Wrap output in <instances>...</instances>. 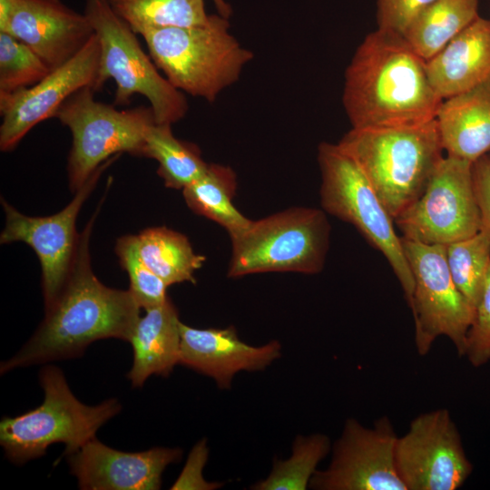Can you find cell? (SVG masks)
<instances>
[{"instance_id": "cell-17", "label": "cell", "mask_w": 490, "mask_h": 490, "mask_svg": "<svg viewBox=\"0 0 490 490\" xmlns=\"http://www.w3.org/2000/svg\"><path fill=\"white\" fill-rule=\"evenodd\" d=\"M181 456L180 448L124 452L93 438L67 456V463L83 490H157L165 468Z\"/></svg>"}, {"instance_id": "cell-3", "label": "cell", "mask_w": 490, "mask_h": 490, "mask_svg": "<svg viewBox=\"0 0 490 490\" xmlns=\"http://www.w3.org/2000/svg\"><path fill=\"white\" fill-rule=\"evenodd\" d=\"M338 143L356 161L394 220L422 195L444 157L436 119L351 128Z\"/></svg>"}, {"instance_id": "cell-21", "label": "cell", "mask_w": 490, "mask_h": 490, "mask_svg": "<svg viewBox=\"0 0 490 490\" xmlns=\"http://www.w3.org/2000/svg\"><path fill=\"white\" fill-rule=\"evenodd\" d=\"M129 339L133 361L127 378L133 387H141L152 375L170 376L180 364L181 320L171 300L144 309Z\"/></svg>"}, {"instance_id": "cell-26", "label": "cell", "mask_w": 490, "mask_h": 490, "mask_svg": "<svg viewBox=\"0 0 490 490\" xmlns=\"http://www.w3.org/2000/svg\"><path fill=\"white\" fill-rule=\"evenodd\" d=\"M135 34L152 28L202 24L209 15L204 0H108Z\"/></svg>"}, {"instance_id": "cell-2", "label": "cell", "mask_w": 490, "mask_h": 490, "mask_svg": "<svg viewBox=\"0 0 490 490\" xmlns=\"http://www.w3.org/2000/svg\"><path fill=\"white\" fill-rule=\"evenodd\" d=\"M442 101L426 61L401 34H368L345 71L342 103L355 129L424 123L436 118Z\"/></svg>"}, {"instance_id": "cell-29", "label": "cell", "mask_w": 490, "mask_h": 490, "mask_svg": "<svg viewBox=\"0 0 490 490\" xmlns=\"http://www.w3.org/2000/svg\"><path fill=\"white\" fill-rule=\"evenodd\" d=\"M51 71L29 46L13 35L0 32V93L31 87Z\"/></svg>"}, {"instance_id": "cell-9", "label": "cell", "mask_w": 490, "mask_h": 490, "mask_svg": "<svg viewBox=\"0 0 490 490\" xmlns=\"http://www.w3.org/2000/svg\"><path fill=\"white\" fill-rule=\"evenodd\" d=\"M318 162L324 211L352 224L385 256L409 305L414 280L401 237L394 228V219L356 161L338 143L321 142L318 148Z\"/></svg>"}, {"instance_id": "cell-24", "label": "cell", "mask_w": 490, "mask_h": 490, "mask_svg": "<svg viewBox=\"0 0 490 490\" xmlns=\"http://www.w3.org/2000/svg\"><path fill=\"white\" fill-rule=\"evenodd\" d=\"M137 241L144 263L168 286L196 282L194 272L205 257L195 253L186 236L166 227H153L142 230Z\"/></svg>"}, {"instance_id": "cell-13", "label": "cell", "mask_w": 490, "mask_h": 490, "mask_svg": "<svg viewBox=\"0 0 490 490\" xmlns=\"http://www.w3.org/2000/svg\"><path fill=\"white\" fill-rule=\"evenodd\" d=\"M397 435L386 416L368 427L346 420L332 446L328 466L317 470L309 488L316 490H407L396 464Z\"/></svg>"}, {"instance_id": "cell-32", "label": "cell", "mask_w": 490, "mask_h": 490, "mask_svg": "<svg viewBox=\"0 0 490 490\" xmlns=\"http://www.w3.org/2000/svg\"><path fill=\"white\" fill-rule=\"evenodd\" d=\"M434 0H376L377 28L403 35L414 18Z\"/></svg>"}, {"instance_id": "cell-7", "label": "cell", "mask_w": 490, "mask_h": 490, "mask_svg": "<svg viewBox=\"0 0 490 490\" xmlns=\"http://www.w3.org/2000/svg\"><path fill=\"white\" fill-rule=\"evenodd\" d=\"M94 93L91 87L80 89L55 115L73 136L67 162L73 191L119 154L142 157L146 132L156 122L151 106L118 110L114 104L96 101Z\"/></svg>"}, {"instance_id": "cell-14", "label": "cell", "mask_w": 490, "mask_h": 490, "mask_svg": "<svg viewBox=\"0 0 490 490\" xmlns=\"http://www.w3.org/2000/svg\"><path fill=\"white\" fill-rule=\"evenodd\" d=\"M101 45L95 34L69 61L34 85L0 93V150L13 151L39 122L55 117L73 93L91 87L96 93Z\"/></svg>"}, {"instance_id": "cell-8", "label": "cell", "mask_w": 490, "mask_h": 490, "mask_svg": "<svg viewBox=\"0 0 490 490\" xmlns=\"http://www.w3.org/2000/svg\"><path fill=\"white\" fill-rule=\"evenodd\" d=\"M330 225L323 211L291 208L250 222L231 238L228 276L270 271L316 274L324 268Z\"/></svg>"}, {"instance_id": "cell-22", "label": "cell", "mask_w": 490, "mask_h": 490, "mask_svg": "<svg viewBox=\"0 0 490 490\" xmlns=\"http://www.w3.org/2000/svg\"><path fill=\"white\" fill-rule=\"evenodd\" d=\"M478 7L479 0H434L414 18L403 36L428 61L479 16Z\"/></svg>"}, {"instance_id": "cell-28", "label": "cell", "mask_w": 490, "mask_h": 490, "mask_svg": "<svg viewBox=\"0 0 490 490\" xmlns=\"http://www.w3.org/2000/svg\"><path fill=\"white\" fill-rule=\"evenodd\" d=\"M446 262L452 279L474 307L479 301L490 267V239L476 234L446 245Z\"/></svg>"}, {"instance_id": "cell-25", "label": "cell", "mask_w": 490, "mask_h": 490, "mask_svg": "<svg viewBox=\"0 0 490 490\" xmlns=\"http://www.w3.org/2000/svg\"><path fill=\"white\" fill-rule=\"evenodd\" d=\"M142 157L155 160L164 185L177 190L195 181L208 167L201 150L194 143L177 139L172 124L155 122L147 130Z\"/></svg>"}, {"instance_id": "cell-33", "label": "cell", "mask_w": 490, "mask_h": 490, "mask_svg": "<svg viewBox=\"0 0 490 490\" xmlns=\"http://www.w3.org/2000/svg\"><path fill=\"white\" fill-rule=\"evenodd\" d=\"M209 449L206 439L199 441L191 449L185 466L171 489H204L220 487V483L207 482L202 476V469L207 462Z\"/></svg>"}, {"instance_id": "cell-27", "label": "cell", "mask_w": 490, "mask_h": 490, "mask_svg": "<svg viewBox=\"0 0 490 490\" xmlns=\"http://www.w3.org/2000/svg\"><path fill=\"white\" fill-rule=\"evenodd\" d=\"M329 438L323 434L297 436L292 454L286 460L275 458L270 475L255 485L256 490H305L318 470V465L331 450Z\"/></svg>"}, {"instance_id": "cell-5", "label": "cell", "mask_w": 490, "mask_h": 490, "mask_svg": "<svg viewBox=\"0 0 490 490\" xmlns=\"http://www.w3.org/2000/svg\"><path fill=\"white\" fill-rule=\"evenodd\" d=\"M39 381L44 394L43 403L16 416H5L0 422V444L5 456L15 465L43 456L56 443L65 445L64 456L77 452L121 411L115 398L97 406L80 402L55 366H44Z\"/></svg>"}, {"instance_id": "cell-11", "label": "cell", "mask_w": 490, "mask_h": 490, "mask_svg": "<svg viewBox=\"0 0 490 490\" xmlns=\"http://www.w3.org/2000/svg\"><path fill=\"white\" fill-rule=\"evenodd\" d=\"M402 238L448 245L481 230L473 162L444 156L422 195L395 219Z\"/></svg>"}, {"instance_id": "cell-18", "label": "cell", "mask_w": 490, "mask_h": 490, "mask_svg": "<svg viewBox=\"0 0 490 490\" xmlns=\"http://www.w3.org/2000/svg\"><path fill=\"white\" fill-rule=\"evenodd\" d=\"M281 356L277 340L253 347L240 339L236 328H196L181 323L180 364L214 379L229 389L240 371H261Z\"/></svg>"}, {"instance_id": "cell-34", "label": "cell", "mask_w": 490, "mask_h": 490, "mask_svg": "<svg viewBox=\"0 0 490 490\" xmlns=\"http://www.w3.org/2000/svg\"><path fill=\"white\" fill-rule=\"evenodd\" d=\"M473 179L481 214V230L490 239V155L473 162Z\"/></svg>"}, {"instance_id": "cell-1", "label": "cell", "mask_w": 490, "mask_h": 490, "mask_svg": "<svg viewBox=\"0 0 490 490\" xmlns=\"http://www.w3.org/2000/svg\"><path fill=\"white\" fill-rule=\"evenodd\" d=\"M98 211L80 233L78 250L64 287L45 308V317L32 338L14 357L1 363V374L79 357L100 339L129 342L142 308L130 289L107 287L93 271L89 242Z\"/></svg>"}, {"instance_id": "cell-20", "label": "cell", "mask_w": 490, "mask_h": 490, "mask_svg": "<svg viewBox=\"0 0 490 490\" xmlns=\"http://www.w3.org/2000/svg\"><path fill=\"white\" fill-rule=\"evenodd\" d=\"M446 155L475 162L490 151V81L444 99L436 114Z\"/></svg>"}, {"instance_id": "cell-16", "label": "cell", "mask_w": 490, "mask_h": 490, "mask_svg": "<svg viewBox=\"0 0 490 490\" xmlns=\"http://www.w3.org/2000/svg\"><path fill=\"white\" fill-rule=\"evenodd\" d=\"M0 32L29 46L52 71L74 57L94 34L85 14L61 0H0Z\"/></svg>"}, {"instance_id": "cell-15", "label": "cell", "mask_w": 490, "mask_h": 490, "mask_svg": "<svg viewBox=\"0 0 490 490\" xmlns=\"http://www.w3.org/2000/svg\"><path fill=\"white\" fill-rule=\"evenodd\" d=\"M105 169L96 172L65 208L50 216L24 215L1 198L5 223L0 243L23 241L34 250L41 265L44 308L56 299L69 276L80 241L78 213Z\"/></svg>"}, {"instance_id": "cell-30", "label": "cell", "mask_w": 490, "mask_h": 490, "mask_svg": "<svg viewBox=\"0 0 490 490\" xmlns=\"http://www.w3.org/2000/svg\"><path fill=\"white\" fill-rule=\"evenodd\" d=\"M115 252L121 267L129 276V289L141 308L146 309L161 305L169 298L168 285L142 260L137 235L120 237L115 244Z\"/></svg>"}, {"instance_id": "cell-23", "label": "cell", "mask_w": 490, "mask_h": 490, "mask_svg": "<svg viewBox=\"0 0 490 490\" xmlns=\"http://www.w3.org/2000/svg\"><path fill=\"white\" fill-rule=\"evenodd\" d=\"M237 178L225 165L211 163L204 173L182 190L186 204L195 213L226 229L230 239L245 230L251 220L232 204Z\"/></svg>"}, {"instance_id": "cell-10", "label": "cell", "mask_w": 490, "mask_h": 490, "mask_svg": "<svg viewBox=\"0 0 490 490\" xmlns=\"http://www.w3.org/2000/svg\"><path fill=\"white\" fill-rule=\"evenodd\" d=\"M414 280L408 307L415 324V344L426 355L436 339L446 337L464 357L475 307L455 284L446 262V245L425 244L401 237Z\"/></svg>"}, {"instance_id": "cell-31", "label": "cell", "mask_w": 490, "mask_h": 490, "mask_svg": "<svg viewBox=\"0 0 490 490\" xmlns=\"http://www.w3.org/2000/svg\"><path fill=\"white\" fill-rule=\"evenodd\" d=\"M464 357L475 368L490 360V267L466 336Z\"/></svg>"}, {"instance_id": "cell-4", "label": "cell", "mask_w": 490, "mask_h": 490, "mask_svg": "<svg viewBox=\"0 0 490 490\" xmlns=\"http://www.w3.org/2000/svg\"><path fill=\"white\" fill-rule=\"evenodd\" d=\"M229 30V18L217 14L202 24L152 28L141 35L153 63L176 89L213 103L254 56Z\"/></svg>"}, {"instance_id": "cell-12", "label": "cell", "mask_w": 490, "mask_h": 490, "mask_svg": "<svg viewBox=\"0 0 490 490\" xmlns=\"http://www.w3.org/2000/svg\"><path fill=\"white\" fill-rule=\"evenodd\" d=\"M397 472L407 490H456L473 471L450 412L416 416L396 444Z\"/></svg>"}, {"instance_id": "cell-19", "label": "cell", "mask_w": 490, "mask_h": 490, "mask_svg": "<svg viewBox=\"0 0 490 490\" xmlns=\"http://www.w3.org/2000/svg\"><path fill=\"white\" fill-rule=\"evenodd\" d=\"M426 67L442 100L490 81V20L479 15L426 61Z\"/></svg>"}, {"instance_id": "cell-6", "label": "cell", "mask_w": 490, "mask_h": 490, "mask_svg": "<svg viewBox=\"0 0 490 490\" xmlns=\"http://www.w3.org/2000/svg\"><path fill=\"white\" fill-rule=\"evenodd\" d=\"M83 13L101 45L96 91L113 79L115 106L129 104L134 94L144 96L156 123L172 124L187 114L185 93L176 89L147 55L134 31L112 9L108 0H85Z\"/></svg>"}, {"instance_id": "cell-35", "label": "cell", "mask_w": 490, "mask_h": 490, "mask_svg": "<svg viewBox=\"0 0 490 490\" xmlns=\"http://www.w3.org/2000/svg\"><path fill=\"white\" fill-rule=\"evenodd\" d=\"M218 14L223 17L230 18L232 10L230 5L225 0H212Z\"/></svg>"}]
</instances>
